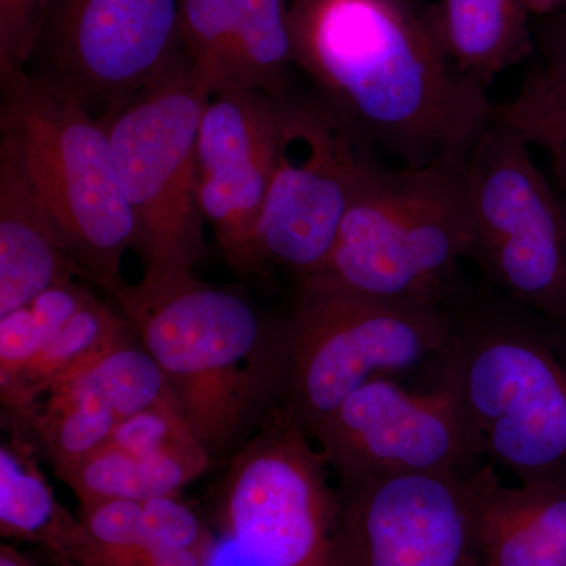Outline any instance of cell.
<instances>
[{
	"label": "cell",
	"mask_w": 566,
	"mask_h": 566,
	"mask_svg": "<svg viewBox=\"0 0 566 566\" xmlns=\"http://www.w3.org/2000/svg\"><path fill=\"white\" fill-rule=\"evenodd\" d=\"M516 129L531 142V145H538L547 153L553 166L554 180L557 182V191L566 203V125L538 123V125Z\"/></svg>",
	"instance_id": "obj_32"
},
{
	"label": "cell",
	"mask_w": 566,
	"mask_h": 566,
	"mask_svg": "<svg viewBox=\"0 0 566 566\" xmlns=\"http://www.w3.org/2000/svg\"><path fill=\"white\" fill-rule=\"evenodd\" d=\"M178 13L186 57L205 92L243 87L230 0H178Z\"/></svg>",
	"instance_id": "obj_23"
},
{
	"label": "cell",
	"mask_w": 566,
	"mask_h": 566,
	"mask_svg": "<svg viewBox=\"0 0 566 566\" xmlns=\"http://www.w3.org/2000/svg\"><path fill=\"white\" fill-rule=\"evenodd\" d=\"M205 449L161 457H136L107 442L80 463L55 474L73 490L80 504L98 499L147 501L180 495L212 464Z\"/></svg>",
	"instance_id": "obj_19"
},
{
	"label": "cell",
	"mask_w": 566,
	"mask_h": 566,
	"mask_svg": "<svg viewBox=\"0 0 566 566\" xmlns=\"http://www.w3.org/2000/svg\"><path fill=\"white\" fill-rule=\"evenodd\" d=\"M479 538L485 566H566V490L506 486L483 465Z\"/></svg>",
	"instance_id": "obj_16"
},
{
	"label": "cell",
	"mask_w": 566,
	"mask_h": 566,
	"mask_svg": "<svg viewBox=\"0 0 566 566\" xmlns=\"http://www.w3.org/2000/svg\"><path fill=\"white\" fill-rule=\"evenodd\" d=\"M71 515L41 474L31 447L11 439L0 447V534L35 543L61 556Z\"/></svg>",
	"instance_id": "obj_21"
},
{
	"label": "cell",
	"mask_w": 566,
	"mask_h": 566,
	"mask_svg": "<svg viewBox=\"0 0 566 566\" xmlns=\"http://www.w3.org/2000/svg\"><path fill=\"white\" fill-rule=\"evenodd\" d=\"M0 566H33L31 558L25 557L17 547L0 545Z\"/></svg>",
	"instance_id": "obj_33"
},
{
	"label": "cell",
	"mask_w": 566,
	"mask_h": 566,
	"mask_svg": "<svg viewBox=\"0 0 566 566\" xmlns=\"http://www.w3.org/2000/svg\"><path fill=\"white\" fill-rule=\"evenodd\" d=\"M501 111L468 156L471 252L495 292L566 331V203Z\"/></svg>",
	"instance_id": "obj_8"
},
{
	"label": "cell",
	"mask_w": 566,
	"mask_h": 566,
	"mask_svg": "<svg viewBox=\"0 0 566 566\" xmlns=\"http://www.w3.org/2000/svg\"><path fill=\"white\" fill-rule=\"evenodd\" d=\"M211 558L192 551L159 545L155 542L139 545H106L93 538L80 524L71 535L63 556L65 566H210Z\"/></svg>",
	"instance_id": "obj_28"
},
{
	"label": "cell",
	"mask_w": 566,
	"mask_h": 566,
	"mask_svg": "<svg viewBox=\"0 0 566 566\" xmlns=\"http://www.w3.org/2000/svg\"><path fill=\"white\" fill-rule=\"evenodd\" d=\"M359 126L323 95L277 98V144L256 234L259 268L318 273L346 212L382 164Z\"/></svg>",
	"instance_id": "obj_9"
},
{
	"label": "cell",
	"mask_w": 566,
	"mask_h": 566,
	"mask_svg": "<svg viewBox=\"0 0 566 566\" xmlns=\"http://www.w3.org/2000/svg\"><path fill=\"white\" fill-rule=\"evenodd\" d=\"M499 111L516 128L538 123L566 125V17L546 32L543 62L528 74L516 98Z\"/></svg>",
	"instance_id": "obj_26"
},
{
	"label": "cell",
	"mask_w": 566,
	"mask_h": 566,
	"mask_svg": "<svg viewBox=\"0 0 566 566\" xmlns=\"http://www.w3.org/2000/svg\"><path fill=\"white\" fill-rule=\"evenodd\" d=\"M55 0H0V70H24L40 46Z\"/></svg>",
	"instance_id": "obj_30"
},
{
	"label": "cell",
	"mask_w": 566,
	"mask_h": 566,
	"mask_svg": "<svg viewBox=\"0 0 566 566\" xmlns=\"http://www.w3.org/2000/svg\"><path fill=\"white\" fill-rule=\"evenodd\" d=\"M21 422L32 428L59 474L106 446L120 417L74 370L52 382Z\"/></svg>",
	"instance_id": "obj_20"
},
{
	"label": "cell",
	"mask_w": 566,
	"mask_h": 566,
	"mask_svg": "<svg viewBox=\"0 0 566 566\" xmlns=\"http://www.w3.org/2000/svg\"><path fill=\"white\" fill-rule=\"evenodd\" d=\"M80 277L17 156L0 145V316Z\"/></svg>",
	"instance_id": "obj_15"
},
{
	"label": "cell",
	"mask_w": 566,
	"mask_h": 566,
	"mask_svg": "<svg viewBox=\"0 0 566 566\" xmlns=\"http://www.w3.org/2000/svg\"><path fill=\"white\" fill-rule=\"evenodd\" d=\"M161 368L175 403L212 460L232 457L282 403L285 327L192 271L125 281L109 292Z\"/></svg>",
	"instance_id": "obj_2"
},
{
	"label": "cell",
	"mask_w": 566,
	"mask_h": 566,
	"mask_svg": "<svg viewBox=\"0 0 566 566\" xmlns=\"http://www.w3.org/2000/svg\"><path fill=\"white\" fill-rule=\"evenodd\" d=\"M92 294L76 281L63 282L0 316V385L20 374Z\"/></svg>",
	"instance_id": "obj_24"
},
{
	"label": "cell",
	"mask_w": 566,
	"mask_h": 566,
	"mask_svg": "<svg viewBox=\"0 0 566 566\" xmlns=\"http://www.w3.org/2000/svg\"><path fill=\"white\" fill-rule=\"evenodd\" d=\"M133 338L136 333L122 312L92 294L20 374L0 385L3 406L20 422L52 382Z\"/></svg>",
	"instance_id": "obj_18"
},
{
	"label": "cell",
	"mask_w": 566,
	"mask_h": 566,
	"mask_svg": "<svg viewBox=\"0 0 566 566\" xmlns=\"http://www.w3.org/2000/svg\"><path fill=\"white\" fill-rule=\"evenodd\" d=\"M485 458L521 485L566 490V331L499 292L465 289L438 360Z\"/></svg>",
	"instance_id": "obj_3"
},
{
	"label": "cell",
	"mask_w": 566,
	"mask_h": 566,
	"mask_svg": "<svg viewBox=\"0 0 566 566\" xmlns=\"http://www.w3.org/2000/svg\"><path fill=\"white\" fill-rule=\"evenodd\" d=\"M109 444L136 457L172 455L205 449L174 398L122 419Z\"/></svg>",
	"instance_id": "obj_27"
},
{
	"label": "cell",
	"mask_w": 566,
	"mask_h": 566,
	"mask_svg": "<svg viewBox=\"0 0 566 566\" xmlns=\"http://www.w3.org/2000/svg\"><path fill=\"white\" fill-rule=\"evenodd\" d=\"M294 62L379 151L419 167L469 156L497 106L403 0H294Z\"/></svg>",
	"instance_id": "obj_1"
},
{
	"label": "cell",
	"mask_w": 566,
	"mask_h": 566,
	"mask_svg": "<svg viewBox=\"0 0 566 566\" xmlns=\"http://www.w3.org/2000/svg\"><path fill=\"white\" fill-rule=\"evenodd\" d=\"M80 517L93 538L106 545H139L150 542L144 526V506L129 499L82 502Z\"/></svg>",
	"instance_id": "obj_31"
},
{
	"label": "cell",
	"mask_w": 566,
	"mask_h": 566,
	"mask_svg": "<svg viewBox=\"0 0 566 566\" xmlns=\"http://www.w3.org/2000/svg\"><path fill=\"white\" fill-rule=\"evenodd\" d=\"M277 98L227 88L208 99L197 137L199 197L227 262L259 271L256 234L273 177Z\"/></svg>",
	"instance_id": "obj_14"
},
{
	"label": "cell",
	"mask_w": 566,
	"mask_h": 566,
	"mask_svg": "<svg viewBox=\"0 0 566 566\" xmlns=\"http://www.w3.org/2000/svg\"><path fill=\"white\" fill-rule=\"evenodd\" d=\"M453 305L390 303L301 277L283 319L289 360L279 408L308 433L365 382L441 359Z\"/></svg>",
	"instance_id": "obj_6"
},
{
	"label": "cell",
	"mask_w": 566,
	"mask_h": 566,
	"mask_svg": "<svg viewBox=\"0 0 566 566\" xmlns=\"http://www.w3.org/2000/svg\"><path fill=\"white\" fill-rule=\"evenodd\" d=\"M483 465L471 474L340 482V566H485L479 538Z\"/></svg>",
	"instance_id": "obj_12"
},
{
	"label": "cell",
	"mask_w": 566,
	"mask_h": 566,
	"mask_svg": "<svg viewBox=\"0 0 566 566\" xmlns=\"http://www.w3.org/2000/svg\"><path fill=\"white\" fill-rule=\"evenodd\" d=\"M44 40L50 77L106 112L186 61L178 0H55Z\"/></svg>",
	"instance_id": "obj_13"
},
{
	"label": "cell",
	"mask_w": 566,
	"mask_h": 566,
	"mask_svg": "<svg viewBox=\"0 0 566 566\" xmlns=\"http://www.w3.org/2000/svg\"><path fill=\"white\" fill-rule=\"evenodd\" d=\"M527 11L524 0H442L433 22L458 73L488 91L531 54Z\"/></svg>",
	"instance_id": "obj_17"
},
{
	"label": "cell",
	"mask_w": 566,
	"mask_h": 566,
	"mask_svg": "<svg viewBox=\"0 0 566 566\" xmlns=\"http://www.w3.org/2000/svg\"><path fill=\"white\" fill-rule=\"evenodd\" d=\"M140 502L144 506L145 532L150 542L212 558L214 536L178 495H159Z\"/></svg>",
	"instance_id": "obj_29"
},
{
	"label": "cell",
	"mask_w": 566,
	"mask_h": 566,
	"mask_svg": "<svg viewBox=\"0 0 566 566\" xmlns=\"http://www.w3.org/2000/svg\"><path fill=\"white\" fill-rule=\"evenodd\" d=\"M122 419L174 398L161 368L136 338L77 368Z\"/></svg>",
	"instance_id": "obj_25"
},
{
	"label": "cell",
	"mask_w": 566,
	"mask_h": 566,
	"mask_svg": "<svg viewBox=\"0 0 566 566\" xmlns=\"http://www.w3.org/2000/svg\"><path fill=\"white\" fill-rule=\"evenodd\" d=\"M465 172L468 156L382 167L357 193L333 251L312 275L390 303L455 304L465 292L461 262L472 241Z\"/></svg>",
	"instance_id": "obj_4"
},
{
	"label": "cell",
	"mask_w": 566,
	"mask_h": 566,
	"mask_svg": "<svg viewBox=\"0 0 566 566\" xmlns=\"http://www.w3.org/2000/svg\"><path fill=\"white\" fill-rule=\"evenodd\" d=\"M0 145L28 174L80 277L109 292L136 230L106 128L50 76L0 70Z\"/></svg>",
	"instance_id": "obj_5"
},
{
	"label": "cell",
	"mask_w": 566,
	"mask_h": 566,
	"mask_svg": "<svg viewBox=\"0 0 566 566\" xmlns=\"http://www.w3.org/2000/svg\"><path fill=\"white\" fill-rule=\"evenodd\" d=\"M566 0H524L527 10L535 11V13H547L554 9V7L565 3Z\"/></svg>",
	"instance_id": "obj_34"
},
{
	"label": "cell",
	"mask_w": 566,
	"mask_h": 566,
	"mask_svg": "<svg viewBox=\"0 0 566 566\" xmlns=\"http://www.w3.org/2000/svg\"><path fill=\"white\" fill-rule=\"evenodd\" d=\"M241 85L282 98L294 62L290 9L285 0H230Z\"/></svg>",
	"instance_id": "obj_22"
},
{
	"label": "cell",
	"mask_w": 566,
	"mask_h": 566,
	"mask_svg": "<svg viewBox=\"0 0 566 566\" xmlns=\"http://www.w3.org/2000/svg\"><path fill=\"white\" fill-rule=\"evenodd\" d=\"M430 390L378 376L308 434L338 482L428 472L471 474L485 464L463 400L446 375Z\"/></svg>",
	"instance_id": "obj_11"
},
{
	"label": "cell",
	"mask_w": 566,
	"mask_h": 566,
	"mask_svg": "<svg viewBox=\"0 0 566 566\" xmlns=\"http://www.w3.org/2000/svg\"><path fill=\"white\" fill-rule=\"evenodd\" d=\"M329 463L282 408L234 455L216 494L223 535L256 566H340Z\"/></svg>",
	"instance_id": "obj_10"
},
{
	"label": "cell",
	"mask_w": 566,
	"mask_h": 566,
	"mask_svg": "<svg viewBox=\"0 0 566 566\" xmlns=\"http://www.w3.org/2000/svg\"><path fill=\"white\" fill-rule=\"evenodd\" d=\"M210 98L186 59L99 118L132 210L142 277L192 271L202 259L197 137Z\"/></svg>",
	"instance_id": "obj_7"
}]
</instances>
